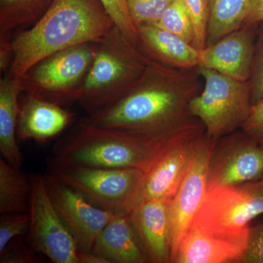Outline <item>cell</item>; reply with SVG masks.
I'll return each mask as SVG.
<instances>
[{"label":"cell","mask_w":263,"mask_h":263,"mask_svg":"<svg viewBox=\"0 0 263 263\" xmlns=\"http://www.w3.org/2000/svg\"><path fill=\"white\" fill-rule=\"evenodd\" d=\"M179 70L151 59L127 94L83 119L98 127L150 136L174 130L193 118L189 104L199 89L196 78Z\"/></svg>","instance_id":"cell-1"},{"label":"cell","mask_w":263,"mask_h":263,"mask_svg":"<svg viewBox=\"0 0 263 263\" xmlns=\"http://www.w3.org/2000/svg\"><path fill=\"white\" fill-rule=\"evenodd\" d=\"M193 118L159 136L98 127L82 119L55 143L51 157L64 163L146 173L171 147L204 128Z\"/></svg>","instance_id":"cell-2"},{"label":"cell","mask_w":263,"mask_h":263,"mask_svg":"<svg viewBox=\"0 0 263 263\" xmlns=\"http://www.w3.org/2000/svg\"><path fill=\"white\" fill-rule=\"evenodd\" d=\"M100 0H53L37 22L12 37L5 75L21 79L34 64L62 50L98 42L115 27Z\"/></svg>","instance_id":"cell-3"},{"label":"cell","mask_w":263,"mask_h":263,"mask_svg":"<svg viewBox=\"0 0 263 263\" xmlns=\"http://www.w3.org/2000/svg\"><path fill=\"white\" fill-rule=\"evenodd\" d=\"M150 60L115 26L97 42L79 103L88 115L110 106L141 79Z\"/></svg>","instance_id":"cell-4"},{"label":"cell","mask_w":263,"mask_h":263,"mask_svg":"<svg viewBox=\"0 0 263 263\" xmlns=\"http://www.w3.org/2000/svg\"><path fill=\"white\" fill-rule=\"evenodd\" d=\"M205 80L203 91L189 104V113L198 119L213 141L241 128L252 107L250 81H242L217 71L197 67Z\"/></svg>","instance_id":"cell-5"},{"label":"cell","mask_w":263,"mask_h":263,"mask_svg":"<svg viewBox=\"0 0 263 263\" xmlns=\"http://www.w3.org/2000/svg\"><path fill=\"white\" fill-rule=\"evenodd\" d=\"M96 48L83 43L45 57L20 79L22 91L62 106L79 102Z\"/></svg>","instance_id":"cell-6"},{"label":"cell","mask_w":263,"mask_h":263,"mask_svg":"<svg viewBox=\"0 0 263 263\" xmlns=\"http://www.w3.org/2000/svg\"><path fill=\"white\" fill-rule=\"evenodd\" d=\"M263 214V178L208 191L190 228L247 243L249 223Z\"/></svg>","instance_id":"cell-7"},{"label":"cell","mask_w":263,"mask_h":263,"mask_svg":"<svg viewBox=\"0 0 263 263\" xmlns=\"http://www.w3.org/2000/svg\"><path fill=\"white\" fill-rule=\"evenodd\" d=\"M47 172L84 195L95 205L114 213L129 212L144 171L64 163L48 157Z\"/></svg>","instance_id":"cell-8"},{"label":"cell","mask_w":263,"mask_h":263,"mask_svg":"<svg viewBox=\"0 0 263 263\" xmlns=\"http://www.w3.org/2000/svg\"><path fill=\"white\" fill-rule=\"evenodd\" d=\"M32 183L27 240L38 253L54 263H77L73 237L53 205L44 175L29 174Z\"/></svg>","instance_id":"cell-9"},{"label":"cell","mask_w":263,"mask_h":263,"mask_svg":"<svg viewBox=\"0 0 263 263\" xmlns=\"http://www.w3.org/2000/svg\"><path fill=\"white\" fill-rule=\"evenodd\" d=\"M242 132L216 141L209 161L208 191L263 178V147Z\"/></svg>","instance_id":"cell-10"},{"label":"cell","mask_w":263,"mask_h":263,"mask_svg":"<svg viewBox=\"0 0 263 263\" xmlns=\"http://www.w3.org/2000/svg\"><path fill=\"white\" fill-rule=\"evenodd\" d=\"M215 143L205 132L199 138L186 174L171 200V262L208 193L209 161Z\"/></svg>","instance_id":"cell-11"},{"label":"cell","mask_w":263,"mask_h":263,"mask_svg":"<svg viewBox=\"0 0 263 263\" xmlns=\"http://www.w3.org/2000/svg\"><path fill=\"white\" fill-rule=\"evenodd\" d=\"M43 175L52 202L70 230L79 251L91 252L100 232L117 213L95 205L80 192L50 173Z\"/></svg>","instance_id":"cell-12"},{"label":"cell","mask_w":263,"mask_h":263,"mask_svg":"<svg viewBox=\"0 0 263 263\" xmlns=\"http://www.w3.org/2000/svg\"><path fill=\"white\" fill-rule=\"evenodd\" d=\"M205 132L202 128L175 144L145 173L129 212L144 202L174 197L187 171L195 145Z\"/></svg>","instance_id":"cell-13"},{"label":"cell","mask_w":263,"mask_h":263,"mask_svg":"<svg viewBox=\"0 0 263 263\" xmlns=\"http://www.w3.org/2000/svg\"><path fill=\"white\" fill-rule=\"evenodd\" d=\"M252 27L243 26L200 50L197 67L217 71L236 80L250 81L255 53Z\"/></svg>","instance_id":"cell-14"},{"label":"cell","mask_w":263,"mask_h":263,"mask_svg":"<svg viewBox=\"0 0 263 263\" xmlns=\"http://www.w3.org/2000/svg\"><path fill=\"white\" fill-rule=\"evenodd\" d=\"M172 199L149 200L129 212L150 262H171L170 210Z\"/></svg>","instance_id":"cell-15"},{"label":"cell","mask_w":263,"mask_h":263,"mask_svg":"<svg viewBox=\"0 0 263 263\" xmlns=\"http://www.w3.org/2000/svg\"><path fill=\"white\" fill-rule=\"evenodd\" d=\"M92 252L109 263H148V254L130 213H117L100 232Z\"/></svg>","instance_id":"cell-16"},{"label":"cell","mask_w":263,"mask_h":263,"mask_svg":"<svg viewBox=\"0 0 263 263\" xmlns=\"http://www.w3.org/2000/svg\"><path fill=\"white\" fill-rule=\"evenodd\" d=\"M72 114L62 105L27 95L20 105L17 138L45 142L58 136L72 120Z\"/></svg>","instance_id":"cell-17"},{"label":"cell","mask_w":263,"mask_h":263,"mask_svg":"<svg viewBox=\"0 0 263 263\" xmlns=\"http://www.w3.org/2000/svg\"><path fill=\"white\" fill-rule=\"evenodd\" d=\"M247 246L243 242L190 228L171 262H239Z\"/></svg>","instance_id":"cell-18"},{"label":"cell","mask_w":263,"mask_h":263,"mask_svg":"<svg viewBox=\"0 0 263 263\" xmlns=\"http://www.w3.org/2000/svg\"><path fill=\"white\" fill-rule=\"evenodd\" d=\"M137 29L138 47L152 60L182 70L198 66L200 50L182 38L154 24Z\"/></svg>","instance_id":"cell-19"},{"label":"cell","mask_w":263,"mask_h":263,"mask_svg":"<svg viewBox=\"0 0 263 263\" xmlns=\"http://www.w3.org/2000/svg\"><path fill=\"white\" fill-rule=\"evenodd\" d=\"M22 91L20 79L6 75L0 79V151L3 158L17 168L23 164V155L16 141L18 97Z\"/></svg>","instance_id":"cell-20"},{"label":"cell","mask_w":263,"mask_h":263,"mask_svg":"<svg viewBox=\"0 0 263 263\" xmlns=\"http://www.w3.org/2000/svg\"><path fill=\"white\" fill-rule=\"evenodd\" d=\"M0 1V52H6L13 32L35 23L49 8L53 0Z\"/></svg>","instance_id":"cell-21"},{"label":"cell","mask_w":263,"mask_h":263,"mask_svg":"<svg viewBox=\"0 0 263 263\" xmlns=\"http://www.w3.org/2000/svg\"><path fill=\"white\" fill-rule=\"evenodd\" d=\"M31 193L30 176L0 159V214L29 212Z\"/></svg>","instance_id":"cell-22"},{"label":"cell","mask_w":263,"mask_h":263,"mask_svg":"<svg viewBox=\"0 0 263 263\" xmlns=\"http://www.w3.org/2000/svg\"><path fill=\"white\" fill-rule=\"evenodd\" d=\"M249 4L250 0H209L206 46L245 26Z\"/></svg>","instance_id":"cell-23"},{"label":"cell","mask_w":263,"mask_h":263,"mask_svg":"<svg viewBox=\"0 0 263 263\" xmlns=\"http://www.w3.org/2000/svg\"><path fill=\"white\" fill-rule=\"evenodd\" d=\"M154 25L174 33L195 47V34L193 21L181 0H173L160 20Z\"/></svg>","instance_id":"cell-24"},{"label":"cell","mask_w":263,"mask_h":263,"mask_svg":"<svg viewBox=\"0 0 263 263\" xmlns=\"http://www.w3.org/2000/svg\"><path fill=\"white\" fill-rule=\"evenodd\" d=\"M129 16L136 28L145 24H156L173 0H126Z\"/></svg>","instance_id":"cell-25"},{"label":"cell","mask_w":263,"mask_h":263,"mask_svg":"<svg viewBox=\"0 0 263 263\" xmlns=\"http://www.w3.org/2000/svg\"><path fill=\"white\" fill-rule=\"evenodd\" d=\"M107 13L112 18L116 27L138 46V33L136 26L129 16L126 0H100Z\"/></svg>","instance_id":"cell-26"},{"label":"cell","mask_w":263,"mask_h":263,"mask_svg":"<svg viewBox=\"0 0 263 263\" xmlns=\"http://www.w3.org/2000/svg\"><path fill=\"white\" fill-rule=\"evenodd\" d=\"M0 218V252L13 238L28 233L30 226L29 212L1 214Z\"/></svg>","instance_id":"cell-27"},{"label":"cell","mask_w":263,"mask_h":263,"mask_svg":"<svg viewBox=\"0 0 263 263\" xmlns=\"http://www.w3.org/2000/svg\"><path fill=\"white\" fill-rule=\"evenodd\" d=\"M187 9L195 29V47L199 50L206 46L209 18V0H181Z\"/></svg>","instance_id":"cell-28"},{"label":"cell","mask_w":263,"mask_h":263,"mask_svg":"<svg viewBox=\"0 0 263 263\" xmlns=\"http://www.w3.org/2000/svg\"><path fill=\"white\" fill-rule=\"evenodd\" d=\"M37 251L30 243H25L23 236H18L10 240L0 252L1 263H34L39 262Z\"/></svg>","instance_id":"cell-29"},{"label":"cell","mask_w":263,"mask_h":263,"mask_svg":"<svg viewBox=\"0 0 263 263\" xmlns=\"http://www.w3.org/2000/svg\"><path fill=\"white\" fill-rule=\"evenodd\" d=\"M238 263H263V222L249 228L247 248Z\"/></svg>","instance_id":"cell-30"},{"label":"cell","mask_w":263,"mask_h":263,"mask_svg":"<svg viewBox=\"0 0 263 263\" xmlns=\"http://www.w3.org/2000/svg\"><path fill=\"white\" fill-rule=\"evenodd\" d=\"M241 129L263 147V98L252 105Z\"/></svg>","instance_id":"cell-31"},{"label":"cell","mask_w":263,"mask_h":263,"mask_svg":"<svg viewBox=\"0 0 263 263\" xmlns=\"http://www.w3.org/2000/svg\"><path fill=\"white\" fill-rule=\"evenodd\" d=\"M250 84L252 86V103L253 105L263 98V33L254 53Z\"/></svg>","instance_id":"cell-32"},{"label":"cell","mask_w":263,"mask_h":263,"mask_svg":"<svg viewBox=\"0 0 263 263\" xmlns=\"http://www.w3.org/2000/svg\"><path fill=\"white\" fill-rule=\"evenodd\" d=\"M263 22V0H250L245 25L254 26Z\"/></svg>","instance_id":"cell-33"},{"label":"cell","mask_w":263,"mask_h":263,"mask_svg":"<svg viewBox=\"0 0 263 263\" xmlns=\"http://www.w3.org/2000/svg\"><path fill=\"white\" fill-rule=\"evenodd\" d=\"M77 263H109L108 261L101 256L91 252H81L77 254Z\"/></svg>","instance_id":"cell-34"}]
</instances>
